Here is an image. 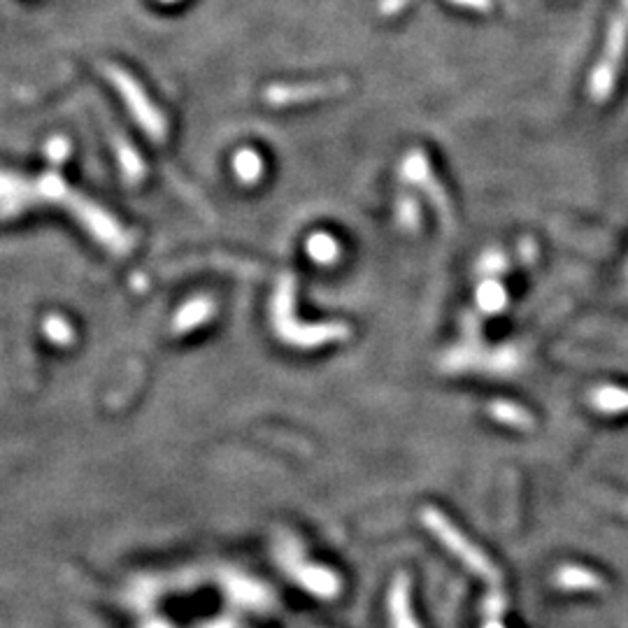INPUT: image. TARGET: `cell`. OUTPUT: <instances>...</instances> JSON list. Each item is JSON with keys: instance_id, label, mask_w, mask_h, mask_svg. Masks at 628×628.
Listing matches in <instances>:
<instances>
[{"instance_id": "6da1fadb", "label": "cell", "mask_w": 628, "mask_h": 628, "mask_svg": "<svg viewBox=\"0 0 628 628\" xmlns=\"http://www.w3.org/2000/svg\"><path fill=\"white\" fill-rule=\"evenodd\" d=\"M628 52V0H619L617 10H614L613 21L608 26V36L602 42L601 58H598L596 68H593L592 79H589V94L596 103L608 100L614 91L619 73H622L623 58Z\"/></svg>"}, {"instance_id": "7a4b0ae2", "label": "cell", "mask_w": 628, "mask_h": 628, "mask_svg": "<svg viewBox=\"0 0 628 628\" xmlns=\"http://www.w3.org/2000/svg\"><path fill=\"white\" fill-rule=\"evenodd\" d=\"M235 168H238V172L244 177V180H254L261 170V163L252 151H242V154L235 159Z\"/></svg>"}, {"instance_id": "3957f363", "label": "cell", "mask_w": 628, "mask_h": 628, "mask_svg": "<svg viewBox=\"0 0 628 628\" xmlns=\"http://www.w3.org/2000/svg\"><path fill=\"white\" fill-rule=\"evenodd\" d=\"M310 250H312V254L317 256V259L326 261V259H331L333 254H335V244H333L331 238H324V235L319 238L317 235V238L310 242Z\"/></svg>"}, {"instance_id": "277c9868", "label": "cell", "mask_w": 628, "mask_h": 628, "mask_svg": "<svg viewBox=\"0 0 628 628\" xmlns=\"http://www.w3.org/2000/svg\"><path fill=\"white\" fill-rule=\"evenodd\" d=\"M454 3H458V5H466V7H478V10H487L491 3L489 0H454Z\"/></svg>"}]
</instances>
